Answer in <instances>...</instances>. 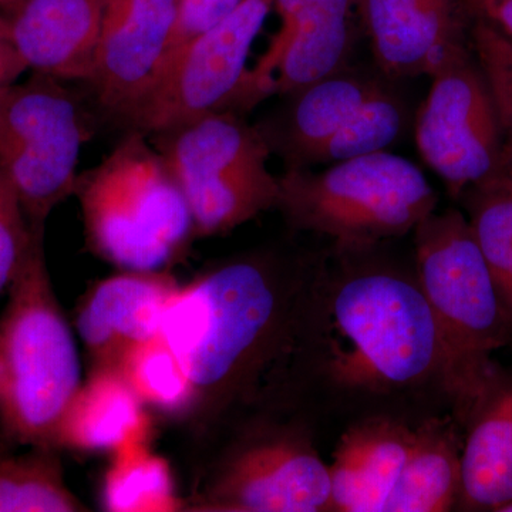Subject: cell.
<instances>
[{"label":"cell","mask_w":512,"mask_h":512,"mask_svg":"<svg viewBox=\"0 0 512 512\" xmlns=\"http://www.w3.org/2000/svg\"><path fill=\"white\" fill-rule=\"evenodd\" d=\"M322 268L274 252L231 256L181 285L161 335L194 386L187 426L212 443L275 403L301 362Z\"/></svg>","instance_id":"cell-1"},{"label":"cell","mask_w":512,"mask_h":512,"mask_svg":"<svg viewBox=\"0 0 512 512\" xmlns=\"http://www.w3.org/2000/svg\"><path fill=\"white\" fill-rule=\"evenodd\" d=\"M311 343L319 346V372L345 392L441 384L436 320L417 279L394 269L359 268L332 284L322 269L306 336Z\"/></svg>","instance_id":"cell-2"},{"label":"cell","mask_w":512,"mask_h":512,"mask_svg":"<svg viewBox=\"0 0 512 512\" xmlns=\"http://www.w3.org/2000/svg\"><path fill=\"white\" fill-rule=\"evenodd\" d=\"M413 232L416 279L443 348L441 387L467 421L500 380L491 355L512 339V318L463 212L434 211Z\"/></svg>","instance_id":"cell-3"},{"label":"cell","mask_w":512,"mask_h":512,"mask_svg":"<svg viewBox=\"0 0 512 512\" xmlns=\"http://www.w3.org/2000/svg\"><path fill=\"white\" fill-rule=\"evenodd\" d=\"M0 313V434L56 448L64 412L82 384L72 329L50 281L37 235ZM57 450V448H56Z\"/></svg>","instance_id":"cell-4"},{"label":"cell","mask_w":512,"mask_h":512,"mask_svg":"<svg viewBox=\"0 0 512 512\" xmlns=\"http://www.w3.org/2000/svg\"><path fill=\"white\" fill-rule=\"evenodd\" d=\"M86 245L123 271H165L195 239L183 190L150 137L128 130L77 178Z\"/></svg>","instance_id":"cell-5"},{"label":"cell","mask_w":512,"mask_h":512,"mask_svg":"<svg viewBox=\"0 0 512 512\" xmlns=\"http://www.w3.org/2000/svg\"><path fill=\"white\" fill-rule=\"evenodd\" d=\"M286 224L335 241L340 252H365L414 231L436 211L437 192L412 161L387 151L278 177Z\"/></svg>","instance_id":"cell-6"},{"label":"cell","mask_w":512,"mask_h":512,"mask_svg":"<svg viewBox=\"0 0 512 512\" xmlns=\"http://www.w3.org/2000/svg\"><path fill=\"white\" fill-rule=\"evenodd\" d=\"M148 137L184 192L195 238L229 234L278 207L279 180L268 168L271 150L242 114H204Z\"/></svg>","instance_id":"cell-7"},{"label":"cell","mask_w":512,"mask_h":512,"mask_svg":"<svg viewBox=\"0 0 512 512\" xmlns=\"http://www.w3.org/2000/svg\"><path fill=\"white\" fill-rule=\"evenodd\" d=\"M63 80L33 72L0 87V171L32 232L76 192L77 164L89 138L79 100Z\"/></svg>","instance_id":"cell-8"},{"label":"cell","mask_w":512,"mask_h":512,"mask_svg":"<svg viewBox=\"0 0 512 512\" xmlns=\"http://www.w3.org/2000/svg\"><path fill=\"white\" fill-rule=\"evenodd\" d=\"M241 427L184 497V511H332L329 466L303 431L254 421Z\"/></svg>","instance_id":"cell-9"},{"label":"cell","mask_w":512,"mask_h":512,"mask_svg":"<svg viewBox=\"0 0 512 512\" xmlns=\"http://www.w3.org/2000/svg\"><path fill=\"white\" fill-rule=\"evenodd\" d=\"M430 77L414 137L420 156L458 200L468 188L507 174L503 128L487 80L464 43Z\"/></svg>","instance_id":"cell-10"},{"label":"cell","mask_w":512,"mask_h":512,"mask_svg":"<svg viewBox=\"0 0 512 512\" xmlns=\"http://www.w3.org/2000/svg\"><path fill=\"white\" fill-rule=\"evenodd\" d=\"M272 8L274 0H244L188 42L164 67L130 130L150 136L204 114L238 113L249 53Z\"/></svg>","instance_id":"cell-11"},{"label":"cell","mask_w":512,"mask_h":512,"mask_svg":"<svg viewBox=\"0 0 512 512\" xmlns=\"http://www.w3.org/2000/svg\"><path fill=\"white\" fill-rule=\"evenodd\" d=\"M274 8L281 28L248 72L245 111L348 66L355 46L359 0H274Z\"/></svg>","instance_id":"cell-12"},{"label":"cell","mask_w":512,"mask_h":512,"mask_svg":"<svg viewBox=\"0 0 512 512\" xmlns=\"http://www.w3.org/2000/svg\"><path fill=\"white\" fill-rule=\"evenodd\" d=\"M180 0H107L90 86L114 120L131 126L160 79Z\"/></svg>","instance_id":"cell-13"},{"label":"cell","mask_w":512,"mask_h":512,"mask_svg":"<svg viewBox=\"0 0 512 512\" xmlns=\"http://www.w3.org/2000/svg\"><path fill=\"white\" fill-rule=\"evenodd\" d=\"M177 279L168 272L124 271L92 286L76 313L90 370L117 369L131 349L161 335Z\"/></svg>","instance_id":"cell-14"},{"label":"cell","mask_w":512,"mask_h":512,"mask_svg":"<svg viewBox=\"0 0 512 512\" xmlns=\"http://www.w3.org/2000/svg\"><path fill=\"white\" fill-rule=\"evenodd\" d=\"M382 73L345 66L282 94L284 101L256 124L285 170L311 168L320 148L343 130L363 106L386 89Z\"/></svg>","instance_id":"cell-15"},{"label":"cell","mask_w":512,"mask_h":512,"mask_svg":"<svg viewBox=\"0 0 512 512\" xmlns=\"http://www.w3.org/2000/svg\"><path fill=\"white\" fill-rule=\"evenodd\" d=\"M106 8L107 0H15L2 15L28 70L89 83Z\"/></svg>","instance_id":"cell-16"},{"label":"cell","mask_w":512,"mask_h":512,"mask_svg":"<svg viewBox=\"0 0 512 512\" xmlns=\"http://www.w3.org/2000/svg\"><path fill=\"white\" fill-rule=\"evenodd\" d=\"M376 67L386 79L431 76L458 46L451 0H359Z\"/></svg>","instance_id":"cell-17"},{"label":"cell","mask_w":512,"mask_h":512,"mask_svg":"<svg viewBox=\"0 0 512 512\" xmlns=\"http://www.w3.org/2000/svg\"><path fill=\"white\" fill-rule=\"evenodd\" d=\"M414 429L387 417L353 424L329 466L332 511L383 512L412 448Z\"/></svg>","instance_id":"cell-18"},{"label":"cell","mask_w":512,"mask_h":512,"mask_svg":"<svg viewBox=\"0 0 512 512\" xmlns=\"http://www.w3.org/2000/svg\"><path fill=\"white\" fill-rule=\"evenodd\" d=\"M153 421L119 369L90 370L67 407L56 434L57 450L110 453L151 443Z\"/></svg>","instance_id":"cell-19"},{"label":"cell","mask_w":512,"mask_h":512,"mask_svg":"<svg viewBox=\"0 0 512 512\" xmlns=\"http://www.w3.org/2000/svg\"><path fill=\"white\" fill-rule=\"evenodd\" d=\"M470 421L457 508L497 512L512 500V380H498Z\"/></svg>","instance_id":"cell-20"},{"label":"cell","mask_w":512,"mask_h":512,"mask_svg":"<svg viewBox=\"0 0 512 512\" xmlns=\"http://www.w3.org/2000/svg\"><path fill=\"white\" fill-rule=\"evenodd\" d=\"M461 451L456 421L433 417L414 429L412 448L383 512H447L461 491Z\"/></svg>","instance_id":"cell-21"},{"label":"cell","mask_w":512,"mask_h":512,"mask_svg":"<svg viewBox=\"0 0 512 512\" xmlns=\"http://www.w3.org/2000/svg\"><path fill=\"white\" fill-rule=\"evenodd\" d=\"M151 443L131 444L114 451L101 485V505L110 512H178L184 497L175 488L173 471Z\"/></svg>","instance_id":"cell-22"},{"label":"cell","mask_w":512,"mask_h":512,"mask_svg":"<svg viewBox=\"0 0 512 512\" xmlns=\"http://www.w3.org/2000/svg\"><path fill=\"white\" fill-rule=\"evenodd\" d=\"M83 501L67 487L59 450L30 447L0 461V512H83Z\"/></svg>","instance_id":"cell-23"},{"label":"cell","mask_w":512,"mask_h":512,"mask_svg":"<svg viewBox=\"0 0 512 512\" xmlns=\"http://www.w3.org/2000/svg\"><path fill=\"white\" fill-rule=\"evenodd\" d=\"M117 369L146 409L187 424L194 409V386L163 335L131 349Z\"/></svg>","instance_id":"cell-24"},{"label":"cell","mask_w":512,"mask_h":512,"mask_svg":"<svg viewBox=\"0 0 512 512\" xmlns=\"http://www.w3.org/2000/svg\"><path fill=\"white\" fill-rule=\"evenodd\" d=\"M458 200L512 318V178L474 185Z\"/></svg>","instance_id":"cell-25"},{"label":"cell","mask_w":512,"mask_h":512,"mask_svg":"<svg viewBox=\"0 0 512 512\" xmlns=\"http://www.w3.org/2000/svg\"><path fill=\"white\" fill-rule=\"evenodd\" d=\"M406 126V103L387 86L367 101L348 126L320 148L313 157L311 168L387 151L399 140Z\"/></svg>","instance_id":"cell-26"},{"label":"cell","mask_w":512,"mask_h":512,"mask_svg":"<svg viewBox=\"0 0 512 512\" xmlns=\"http://www.w3.org/2000/svg\"><path fill=\"white\" fill-rule=\"evenodd\" d=\"M471 42L497 107L504 134L505 168L512 178V43L480 18L471 29Z\"/></svg>","instance_id":"cell-27"},{"label":"cell","mask_w":512,"mask_h":512,"mask_svg":"<svg viewBox=\"0 0 512 512\" xmlns=\"http://www.w3.org/2000/svg\"><path fill=\"white\" fill-rule=\"evenodd\" d=\"M37 235L45 234L32 232L12 185L0 171V295L9 291Z\"/></svg>","instance_id":"cell-28"},{"label":"cell","mask_w":512,"mask_h":512,"mask_svg":"<svg viewBox=\"0 0 512 512\" xmlns=\"http://www.w3.org/2000/svg\"><path fill=\"white\" fill-rule=\"evenodd\" d=\"M242 2L244 0H180L177 25H175L164 67L195 36L220 22Z\"/></svg>","instance_id":"cell-29"},{"label":"cell","mask_w":512,"mask_h":512,"mask_svg":"<svg viewBox=\"0 0 512 512\" xmlns=\"http://www.w3.org/2000/svg\"><path fill=\"white\" fill-rule=\"evenodd\" d=\"M28 70L22 57H20L12 35L8 20L0 15V87L18 82L20 76Z\"/></svg>","instance_id":"cell-30"},{"label":"cell","mask_w":512,"mask_h":512,"mask_svg":"<svg viewBox=\"0 0 512 512\" xmlns=\"http://www.w3.org/2000/svg\"><path fill=\"white\" fill-rule=\"evenodd\" d=\"M478 18L490 23L512 43V0H468Z\"/></svg>","instance_id":"cell-31"},{"label":"cell","mask_w":512,"mask_h":512,"mask_svg":"<svg viewBox=\"0 0 512 512\" xmlns=\"http://www.w3.org/2000/svg\"><path fill=\"white\" fill-rule=\"evenodd\" d=\"M497 512H512V500L505 503L503 507L498 508Z\"/></svg>","instance_id":"cell-32"},{"label":"cell","mask_w":512,"mask_h":512,"mask_svg":"<svg viewBox=\"0 0 512 512\" xmlns=\"http://www.w3.org/2000/svg\"><path fill=\"white\" fill-rule=\"evenodd\" d=\"M15 2V0H0V10H6L9 8L12 3Z\"/></svg>","instance_id":"cell-33"},{"label":"cell","mask_w":512,"mask_h":512,"mask_svg":"<svg viewBox=\"0 0 512 512\" xmlns=\"http://www.w3.org/2000/svg\"><path fill=\"white\" fill-rule=\"evenodd\" d=\"M2 439H3L2 434H0V443H2Z\"/></svg>","instance_id":"cell-34"}]
</instances>
